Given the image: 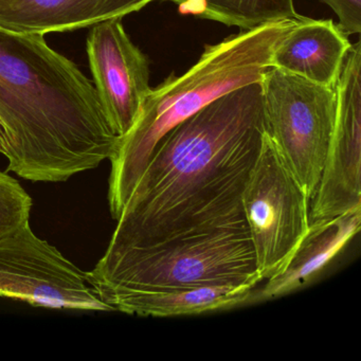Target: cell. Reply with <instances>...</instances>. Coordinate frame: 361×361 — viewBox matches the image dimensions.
I'll return each mask as SVG.
<instances>
[{"mask_svg":"<svg viewBox=\"0 0 361 361\" xmlns=\"http://www.w3.org/2000/svg\"><path fill=\"white\" fill-rule=\"evenodd\" d=\"M253 287L204 286L170 290L132 291L107 300L115 310L142 317L200 314L247 303Z\"/></svg>","mask_w":361,"mask_h":361,"instance_id":"obj_13","label":"cell"},{"mask_svg":"<svg viewBox=\"0 0 361 361\" xmlns=\"http://www.w3.org/2000/svg\"><path fill=\"white\" fill-rule=\"evenodd\" d=\"M87 56L105 114L116 134L123 137L136 122L152 90L149 60L130 41L122 18L92 26L87 37Z\"/></svg>","mask_w":361,"mask_h":361,"instance_id":"obj_9","label":"cell"},{"mask_svg":"<svg viewBox=\"0 0 361 361\" xmlns=\"http://www.w3.org/2000/svg\"><path fill=\"white\" fill-rule=\"evenodd\" d=\"M178 6L179 12L214 20L243 30L266 23L295 18L293 0H166Z\"/></svg>","mask_w":361,"mask_h":361,"instance_id":"obj_14","label":"cell"},{"mask_svg":"<svg viewBox=\"0 0 361 361\" xmlns=\"http://www.w3.org/2000/svg\"><path fill=\"white\" fill-rule=\"evenodd\" d=\"M261 83L213 101L161 139L107 249L248 230L243 193L265 137Z\"/></svg>","mask_w":361,"mask_h":361,"instance_id":"obj_1","label":"cell"},{"mask_svg":"<svg viewBox=\"0 0 361 361\" xmlns=\"http://www.w3.org/2000/svg\"><path fill=\"white\" fill-rule=\"evenodd\" d=\"M300 18L266 23L207 45L187 73L170 75L151 90L136 122L120 137L109 159V202L114 219H119L161 139L213 101L249 84L261 83L271 67L274 49Z\"/></svg>","mask_w":361,"mask_h":361,"instance_id":"obj_3","label":"cell"},{"mask_svg":"<svg viewBox=\"0 0 361 361\" xmlns=\"http://www.w3.org/2000/svg\"><path fill=\"white\" fill-rule=\"evenodd\" d=\"M243 209L262 280L280 274L310 227V200L266 132L243 193Z\"/></svg>","mask_w":361,"mask_h":361,"instance_id":"obj_6","label":"cell"},{"mask_svg":"<svg viewBox=\"0 0 361 361\" xmlns=\"http://www.w3.org/2000/svg\"><path fill=\"white\" fill-rule=\"evenodd\" d=\"M270 138L312 202L335 126V87L270 67L261 81Z\"/></svg>","mask_w":361,"mask_h":361,"instance_id":"obj_5","label":"cell"},{"mask_svg":"<svg viewBox=\"0 0 361 361\" xmlns=\"http://www.w3.org/2000/svg\"><path fill=\"white\" fill-rule=\"evenodd\" d=\"M88 282L106 303L132 291L250 286L262 278L249 230H231L143 248L106 249Z\"/></svg>","mask_w":361,"mask_h":361,"instance_id":"obj_4","label":"cell"},{"mask_svg":"<svg viewBox=\"0 0 361 361\" xmlns=\"http://www.w3.org/2000/svg\"><path fill=\"white\" fill-rule=\"evenodd\" d=\"M156 0H0V27L46 35L123 18Z\"/></svg>","mask_w":361,"mask_h":361,"instance_id":"obj_10","label":"cell"},{"mask_svg":"<svg viewBox=\"0 0 361 361\" xmlns=\"http://www.w3.org/2000/svg\"><path fill=\"white\" fill-rule=\"evenodd\" d=\"M0 122L8 171L63 183L111 159L120 137L94 84L39 33L0 27Z\"/></svg>","mask_w":361,"mask_h":361,"instance_id":"obj_2","label":"cell"},{"mask_svg":"<svg viewBox=\"0 0 361 361\" xmlns=\"http://www.w3.org/2000/svg\"><path fill=\"white\" fill-rule=\"evenodd\" d=\"M348 37L331 20L301 16L274 49L271 67L319 85L335 87L352 46Z\"/></svg>","mask_w":361,"mask_h":361,"instance_id":"obj_11","label":"cell"},{"mask_svg":"<svg viewBox=\"0 0 361 361\" xmlns=\"http://www.w3.org/2000/svg\"><path fill=\"white\" fill-rule=\"evenodd\" d=\"M32 200L13 177L0 172V240L29 224Z\"/></svg>","mask_w":361,"mask_h":361,"instance_id":"obj_15","label":"cell"},{"mask_svg":"<svg viewBox=\"0 0 361 361\" xmlns=\"http://www.w3.org/2000/svg\"><path fill=\"white\" fill-rule=\"evenodd\" d=\"M337 16L338 26L346 35L361 32V0H320Z\"/></svg>","mask_w":361,"mask_h":361,"instance_id":"obj_16","label":"cell"},{"mask_svg":"<svg viewBox=\"0 0 361 361\" xmlns=\"http://www.w3.org/2000/svg\"><path fill=\"white\" fill-rule=\"evenodd\" d=\"M7 151V140H6V133L3 124L0 122V154L6 155Z\"/></svg>","mask_w":361,"mask_h":361,"instance_id":"obj_17","label":"cell"},{"mask_svg":"<svg viewBox=\"0 0 361 361\" xmlns=\"http://www.w3.org/2000/svg\"><path fill=\"white\" fill-rule=\"evenodd\" d=\"M0 297L52 310L115 312L80 269L27 224L0 240Z\"/></svg>","mask_w":361,"mask_h":361,"instance_id":"obj_7","label":"cell"},{"mask_svg":"<svg viewBox=\"0 0 361 361\" xmlns=\"http://www.w3.org/2000/svg\"><path fill=\"white\" fill-rule=\"evenodd\" d=\"M360 227L361 209L334 219L310 221L307 234L286 267L268 279L261 289L253 288L246 304L276 299L305 286L345 248Z\"/></svg>","mask_w":361,"mask_h":361,"instance_id":"obj_12","label":"cell"},{"mask_svg":"<svg viewBox=\"0 0 361 361\" xmlns=\"http://www.w3.org/2000/svg\"><path fill=\"white\" fill-rule=\"evenodd\" d=\"M335 126L310 221L361 209V43L350 46L337 83Z\"/></svg>","mask_w":361,"mask_h":361,"instance_id":"obj_8","label":"cell"}]
</instances>
